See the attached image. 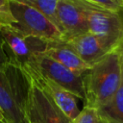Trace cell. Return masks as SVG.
I'll return each mask as SVG.
<instances>
[{"label": "cell", "instance_id": "obj_21", "mask_svg": "<svg viewBox=\"0 0 123 123\" xmlns=\"http://www.w3.org/2000/svg\"><path fill=\"white\" fill-rule=\"evenodd\" d=\"M118 14H119V16H120V18H121V20H122V23H123V10H122Z\"/></svg>", "mask_w": 123, "mask_h": 123}, {"label": "cell", "instance_id": "obj_13", "mask_svg": "<svg viewBox=\"0 0 123 123\" xmlns=\"http://www.w3.org/2000/svg\"><path fill=\"white\" fill-rule=\"evenodd\" d=\"M21 1L39 11L62 35V28L58 15L59 0H21Z\"/></svg>", "mask_w": 123, "mask_h": 123}, {"label": "cell", "instance_id": "obj_17", "mask_svg": "<svg viewBox=\"0 0 123 123\" xmlns=\"http://www.w3.org/2000/svg\"><path fill=\"white\" fill-rule=\"evenodd\" d=\"M8 63H9V59L5 53L4 40H3V37H2L1 33H0V70L5 69V67L8 65Z\"/></svg>", "mask_w": 123, "mask_h": 123}, {"label": "cell", "instance_id": "obj_1", "mask_svg": "<svg viewBox=\"0 0 123 123\" xmlns=\"http://www.w3.org/2000/svg\"><path fill=\"white\" fill-rule=\"evenodd\" d=\"M82 78L85 107L99 110L110 102L121 82V62L116 49L90 65Z\"/></svg>", "mask_w": 123, "mask_h": 123}, {"label": "cell", "instance_id": "obj_19", "mask_svg": "<svg viewBox=\"0 0 123 123\" xmlns=\"http://www.w3.org/2000/svg\"><path fill=\"white\" fill-rule=\"evenodd\" d=\"M0 121H3V122H7V121H6V119H5V117H4V114H3V112L1 111V110H0Z\"/></svg>", "mask_w": 123, "mask_h": 123}, {"label": "cell", "instance_id": "obj_22", "mask_svg": "<svg viewBox=\"0 0 123 123\" xmlns=\"http://www.w3.org/2000/svg\"><path fill=\"white\" fill-rule=\"evenodd\" d=\"M0 123H7V122H3V121H0Z\"/></svg>", "mask_w": 123, "mask_h": 123}, {"label": "cell", "instance_id": "obj_5", "mask_svg": "<svg viewBox=\"0 0 123 123\" xmlns=\"http://www.w3.org/2000/svg\"><path fill=\"white\" fill-rule=\"evenodd\" d=\"M23 69L29 74L41 76L55 83L69 91L76 98L84 101L85 93L82 76L73 73L44 53L35 57Z\"/></svg>", "mask_w": 123, "mask_h": 123}, {"label": "cell", "instance_id": "obj_3", "mask_svg": "<svg viewBox=\"0 0 123 123\" xmlns=\"http://www.w3.org/2000/svg\"><path fill=\"white\" fill-rule=\"evenodd\" d=\"M0 33L9 62L22 68H25L35 57L43 54L49 45V42L24 34L13 26H0Z\"/></svg>", "mask_w": 123, "mask_h": 123}, {"label": "cell", "instance_id": "obj_12", "mask_svg": "<svg viewBox=\"0 0 123 123\" xmlns=\"http://www.w3.org/2000/svg\"><path fill=\"white\" fill-rule=\"evenodd\" d=\"M98 114L111 123H123V69L121 67V82L117 91L110 102L97 110Z\"/></svg>", "mask_w": 123, "mask_h": 123}, {"label": "cell", "instance_id": "obj_7", "mask_svg": "<svg viewBox=\"0 0 123 123\" xmlns=\"http://www.w3.org/2000/svg\"><path fill=\"white\" fill-rule=\"evenodd\" d=\"M85 6L88 32L99 40L106 52L115 50L123 39V23L119 14Z\"/></svg>", "mask_w": 123, "mask_h": 123}, {"label": "cell", "instance_id": "obj_6", "mask_svg": "<svg viewBox=\"0 0 123 123\" xmlns=\"http://www.w3.org/2000/svg\"><path fill=\"white\" fill-rule=\"evenodd\" d=\"M30 79L25 108L28 123H70L71 120L58 108L50 95L32 76Z\"/></svg>", "mask_w": 123, "mask_h": 123}, {"label": "cell", "instance_id": "obj_10", "mask_svg": "<svg viewBox=\"0 0 123 123\" xmlns=\"http://www.w3.org/2000/svg\"><path fill=\"white\" fill-rule=\"evenodd\" d=\"M64 43L89 66L108 53L102 47L99 40L89 32L64 40Z\"/></svg>", "mask_w": 123, "mask_h": 123}, {"label": "cell", "instance_id": "obj_9", "mask_svg": "<svg viewBox=\"0 0 123 123\" xmlns=\"http://www.w3.org/2000/svg\"><path fill=\"white\" fill-rule=\"evenodd\" d=\"M29 74V73H28ZM32 76L38 85L50 95L54 103L58 106V108L70 119L73 120L80 112V110L78 108L77 104V98L71 94L66 89L62 88V86L56 85L55 83L37 75H32Z\"/></svg>", "mask_w": 123, "mask_h": 123}, {"label": "cell", "instance_id": "obj_8", "mask_svg": "<svg viewBox=\"0 0 123 123\" xmlns=\"http://www.w3.org/2000/svg\"><path fill=\"white\" fill-rule=\"evenodd\" d=\"M58 15L63 41L88 32L86 7L82 0H59Z\"/></svg>", "mask_w": 123, "mask_h": 123}, {"label": "cell", "instance_id": "obj_4", "mask_svg": "<svg viewBox=\"0 0 123 123\" xmlns=\"http://www.w3.org/2000/svg\"><path fill=\"white\" fill-rule=\"evenodd\" d=\"M10 8L15 19L12 26L19 31L49 43L63 41L60 31L37 9L21 0H10Z\"/></svg>", "mask_w": 123, "mask_h": 123}, {"label": "cell", "instance_id": "obj_16", "mask_svg": "<svg viewBox=\"0 0 123 123\" xmlns=\"http://www.w3.org/2000/svg\"><path fill=\"white\" fill-rule=\"evenodd\" d=\"M15 19L10 8V0H0V26H12Z\"/></svg>", "mask_w": 123, "mask_h": 123}, {"label": "cell", "instance_id": "obj_11", "mask_svg": "<svg viewBox=\"0 0 123 123\" xmlns=\"http://www.w3.org/2000/svg\"><path fill=\"white\" fill-rule=\"evenodd\" d=\"M44 54L79 76H83L90 67L83 62L64 41L49 43Z\"/></svg>", "mask_w": 123, "mask_h": 123}, {"label": "cell", "instance_id": "obj_14", "mask_svg": "<svg viewBox=\"0 0 123 123\" xmlns=\"http://www.w3.org/2000/svg\"><path fill=\"white\" fill-rule=\"evenodd\" d=\"M83 2L89 8L103 12L119 13L123 10V0H83Z\"/></svg>", "mask_w": 123, "mask_h": 123}, {"label": "cell", "instance_id": "obj_2", "mask_svg": "<svg viewBox=\"0 0 123 123\" xmlns=\"http://www.w3.org/2000/svg\"><path fill=\"white\" fill-rule=\"evenodd\" d=\"M30 82L29 74L13 63L0 70V110L7 123H28L25 108Z\"/></svg>", "mask_w": 123, "mask_h": 123}, {"label": "cell", "instance_id": "obj_15", "mask_svg": "<svg viewBox=\"0 0 123 123\" xmlns=\"http://www.w3.org/2000/svg\"><path fill=\"white\" fill-rule=\"evenodd\" d=\"M99 114L97 110L84 107L83 110L80 111L79 114L71 120L70 123H99Z\"/></svg>", "mask_w": 123, "mask_h": 123}, {"label": "cell", "instance_id": "obj_20", "mask_svg": "<svg viewBox=\"0 0 123 123\" xmlns=\"http://www.w3.org/2000/svg\"><path fill=\"white\" fill-rule=\"evenodd\" d=\"M99 117H100V119H99V123H111V122H109L108 120H106V119L102 118L100 115H99Z\"/></svg>", "mask_w": 123, "mask_h": 123}, {"label": "cell", "instance_id": "obj_18", "mask_svg": "<svg viewBox=\"0 0 123 123\" xmlns=\"http://www.w3.org/2000/svg\"><path fill=\"white\" fill-rule=\"evenodd\" d=\"M116 51L119 54V58H120V62H121V67L123 69V39L121 40V42L119 43V45L116 48Z\"/></svg>", "mask_w": 123, "mask_h": 123}]
</instances>
